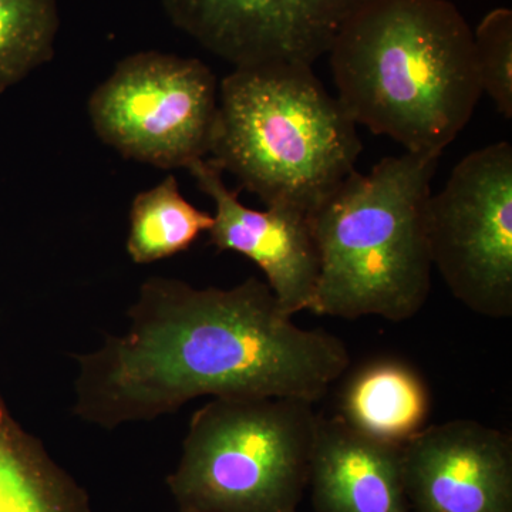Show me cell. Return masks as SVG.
Wrapping results in <instances>:
<instances>
[{
	"mask_svg": "<svg viewBox=\"0 0 512 512\" xmlns=\"http://www.w3.org/2000/svg\"><path fill=\"white\" fill-rule=\"evenodd\" d=\"M127 315L124 335L74 356L73 412L101 429L154 420L202 396L313 404L350 365L342 339L299 328L254 276L231 289L153 276Z\"/></svg>",
	"mask_w": 512,
	"mask_h": 512,
	"instance_id": "6da1fadb",
	"label": "cell"
},
{
	"mask_svg": "<svg viewBox=\"0 0 512 512\" xmlns=\"http://www.w3.org/2000/svg\"><path fill=\"white\" fill-rule=\"evenodd\" d=\"M329 55L352 120L409 153H443L483 94L473 30L448 0H370Z\"/></svg>",
	"mask_w": 512,
	"mask_h": 512,
	"instance_id": "7a4b0ae2",
	"label": "cell"
},
{
	"mask_svg": "<svg viewBox=\"0 0 512 512\" xmlns=\"http://www.w3.org/2000/svg\"><path fill=\"white\" fill-rule=\"evenodd\" d=\"M441 154L386 157L352 174L309 215L319 252L311 312L353 320L412 319L427 302V204Z\"/></svg>",
	"mask_w": 512,
	"mask_h": 512,
	"instance_id": "3957f363",
	"label": "cell"
},
{
	"mask_svg": "<svg viewBox=\"0 0 512 512\" xmlns=\"http://www.w3.org/2000/svg\"><path fill=\"white\" fill-rule=\"evenodd\" d=\"M360 151L357 124L309 64L235 67L220 84L210 158L266 207L311 215Z\"/></svg>",
	"mask_w": 512,
	"mask_h": 512,
	"instance_id": "277c9868",
	"label": "cell"
},
{
	"mask_svg": "<svg viewBox=\"0 0 512 512\" xmlns=\"http://www.w3.org/2000/svg\"><path fill=\"white\" fill-rule=\"evenodd\" d=\"M316 414L293 399H212L167 478L178 512H299Z\"/></svg>",
	"mask_w": 512,
	"mask_h": 512,
	"instance_id": "5b68a950",
	"label": "cell"
},
{
	"mask_svg": "<svg viewBox=\"0 0 512 512\" xmlns=\"http://www.w3.org/2000/svg\"><path fill=\"white\" fill-rule=\"evenodd\" d=\"M93 130L127 160L163 170L210 156L218 84L192 57L138 52L124 57L89 99Z\"/></svg>",
	"mask_w": 512,
	"mask_h": 512,
	"instance_id": "8992f818",
	"label": "cell"
},
{
	"mask_svg": "<svg viewBox=\"0 0 512 512\" xmlns=\"http://www.w3.org/2000/svg\"><path fill=\"white\" fill-rule=\"evenodd\" d=\"M433 268L477 315L512 318V146L480 148L427 204Z\"/></svg>",
	"mask_w": 512,
	"mask_h": 512,
	"instance_id": "52a82bcc",
	"label": "cell"
},
{
	"mask_svg": "<svg viewBox=\"0 0 512 512\" xmlns=\"http://www.w3.org/2000/svg\"><path fill=\"white\" fill-rule=\"evenodd\" d=\"M175 28L234 67L312 66L370 0H160Z\"/></svg>",
	"mask_w": 512,
	"mask_h": 512,
	"instance_id": "ba28073f",
	"label": "cell"
},
{
	"mask_svg": "<svg viewBox=\"0 0 512 512\" xmlns=\"http://www.w3.org/2000/svg\"><path fill=\"white\" fill-rule=\"evenodd\" d=\"M412 512H512V439L476 420L426 426L403 444Z\"/></svg>",
	"mask_w": 512,
	"mask_h": 512,
	"instance_id": "9c48e42d",
	"label": "cell"
},
{
	"mask_svg": "<svg viewBox=\"0 0 512 512\" xmlns=\"http://www.w3.org/2000/svg\"><path fill=\"white\" fill-rule=\"evenodd\" d=\"M187 170L215 204L214 224L208 231L211 244L258 265L286 313L311 311L320 264L309 214L286 205L265 211L245 207L211 158L195 161Z\"/></svg>",
	"mask_w": 512,
	"mask_h": 512,
	"instance_id": "30bf717a",
	"label": "cell"
},
{
	"mask_svg": "<svg viewBox=\"0 0 512 512\" xmlns=\"http://www.w3.org/2000/svg\"><path fill=\"white\" fill-rule=\"evenodd\" d=\"M402 450L360 433L339 414H318L308 476L313 511L412 512Z\"/></svg>",
	"mask_w": 512,
	"mask_h": 512,
	"instance_id": "8fae6325",
	"label": "cell"
},
{
	"mask_svg": "<svg viewBox=\"0 0 512 512\" xmlns=\"http://www.w3.org/2000/svg\"><path fill=\"white\" fill-rule=\"evenodd\" d=\"M429 414V387L413 367L394 359L360 367L340 397L339 416L353 429L400 446L427 426Z\"/></svg>",
	"mask_w": 512,
	"mask_h": 512,
	"instance_id": "7c38bea8",
	"label": "cell"
},
{
	"mask_svg": "<svg viewBox=\"0 0 512 512\" xmlns=\"http://www.w3.org/2000/svg\"><path fill=\"white\" fill-rule=\"evenodd\" d=\"M0 512H92L86 490L20 426L2 394Z\"/></svg>",
	"mask_w": 512,
	"mask_h": 512,
	"instance_id": "4fadbf2b",
	"label": "cell"
},
{
	"mask_svg": "<svg viewBox=\"0 0 512 512\" xmlns=\"http://www.w3.org/2000/svg\"><path fill=\"white\" fill-rule=\"evenodd\" d=\"M212 224L214 217L185 200L177 178L167 175L131 202L127 254L134 264H153L187 251Z\"/></svg>",
	"mask_w": 512,
	"mask_h": 512,
	"instance_id": "5bb4252c",
	"label": "cell"
},
{
	"mask_svg": "<svg viewBox=\"0 0 512 512\" xmlns=\"http://www.w3.org/2000/svg\"><path fill=\"white\" fill-rule=\"evenodd\" d=\"M57 0H0V93L55 56Z\"/></svg>",
	"mask_w": 512,
	"mask_h": 512,
	"instance_id": "9a60e30c",
	"label": "cell"
},
{
	"mask_svg": "<svg viewBox=\"0 0 512 512\" xmlns=\"http://www.w3.org/2000/svg\"><path fill=\"white\" fill-rule=\"evenodd\" d=\"M481 89L505 119L512 117V12L491 10L473 32Z\"/></svg>",
	"mask_w": 512,
	"mask_h": 512,
	"instance_id": "2e32d148",
	"label": "cell"
}]
</instances>
